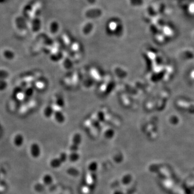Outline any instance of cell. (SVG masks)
<instances>
[{
    "instance_id": "1",
    "label": "cell",
    "mask_w": 194,
    "mask_h": 194,
    "mask_svg": "<svg viewBox=\"0 0 194 194\" xmlns=\"http://www.w3.org/2000/svg\"><path fill=\"white\" fill-rule=\"evenodd\" d=\"M23 138L22 136L20 135V134H18V135H16V136L15 137L14 142H15V143L16 145H20V143L19 141H20H20H23Z\"/></svg>"
},
{
    "instance_id": "2",
    "label": "cell",
    "mask_w": 194,
    "mask_h": 194,
    "mask_svg": "<svg viewBox=\"0 0 194 194\" xmlns=\"http://www.w3.org/2000/svg\"><path fill=\"white\" fill-rule=\"evenodd\" d=\"M8 76V73L5 70H0V79L5 80Z\"/></svg>"
},
{
    "instance_id": "3",
    "label": "cell",
    "mask_w": 194,
    "mask_h": 194,
    "mask_svg": "<svg viewBox=\"0 0 194 194\" xmlns=\"http://www.w3.org/2000/svg\"><path fill=\"white\" fill-rule=\"evenodd\" d=\"M7 87V83L5 80L0 79V91L5 90Z\"/></svg>"
}]
</instances>
